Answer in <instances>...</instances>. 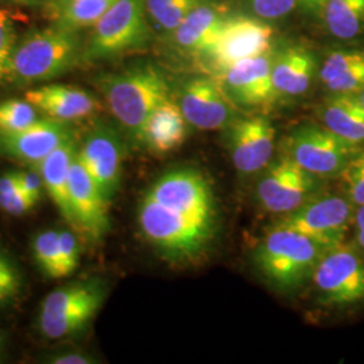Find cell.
<instances>
[{"label": "cell", "mask_w": 364, "mask_h": 364, "mask_svg": "<svg viewBox=\"0 0 364 364\" xmlns=\"http://www.w3.org/2000/svg\"><path fill=\"white\" fill-rule=\"evenodd\" d=\"M318 117L324 127L344 141L364 146V105L359 93H329Z\"/></svg>", "instance_id": "44dd1931"}, {"label": "cell", "mask_w": 364, "mask_h": 364, "mask_svg": "<svg viewBox=\"0 0 364 364\" xmlns=\"http://www.w3.org/2000/svg\"><path fill=\"white\" fill-rule=\"evenodd\" d=\"M15 18L10 10L0 9V82L9 81L11 60L18 45Z\"/></svg>", "instance_id": "4dcf8cb0"}, {"label": "cell", "mask_w": 364, "mask_h": 364, "mask_svg": "<svg viewBox=\"0 0 364 364\" xmlns=\"http://www.w3.org/2000/svg\"><path fill=\"white\" fill-rule=\"evenodd\" d=\"M359 96H360V99H362V102H363L364 105V90L363 91L360 92V93H359Z\"/></svg>", "instance_id": "ee69618b"}, {"label": "cell", "mask_w": 364, "mask_h": 364, "mask_svg": "<svg viewBox=\"0 0 364 364\" xmlns=\"http://www.w3.org/2000/svg\"><path fill=\"white\" fill-rule=\"evenodd\" d=\"M320 301L347 309L364 302V257L352 243L326 248L312 274Z\"/></svg>", "instance_id": "ba28073f"}, {"label": "cell", "mask_w": 364, "mask_h": 364, "mask_svg": "<svg viewBox=\"0 0 364 364\" xmlns=\"http://www.w3.org/2000/svg\"><path fill=\"white\" fill-rule=\"evenodd\" d=\"M9 1L19 4V6H28L30 7V6H38L43 0H9Z\"/></svg>", "instance_id": "60d3db41"}, {"label": "cell", "mask_w": 364, "mask_h": 364, "mask_svg": "<svg viewBox=\"0 0 364 364\" xmlns=\"http://www.w3.org/2000/svg\"><path fill=\"white\" fill-rule=\"evenodd\" d=\"M326 248L305 235L274 224L255 248L262 277L279 291H293L309 279Z\"/></svg>", "instance_id": "277c9868"}, {"label": "cell", "mask_w": 364, "mask_h": 364, "mask_svg": "<svg viewBox=\"0 0 364 364\" xmlns=\"http://www.w3.org/2000/svg\"><path fill=\"white\" fill-rule=\"evenodd\" d=\"M227 16L218 7L205 3L198 6L171 31L176 45L183 52L200 57L219 37Z\"/></svg>", "instance_id": "603a6c76"}, {"label": "cell", "mask_w": 364, "mask_h": 364, "mask_svg": "<svg viewBox=\"0 0 364 364\" xmlns=\"http://www.w3.org/2000/svg\"><path fill=\"white\" fill-rule=\"evenodd\" d=\"M144 239L165 259L192 263L212 246L218 234V203L207 176L192 166L161 174L138 205Z\"/></svg>", "instance_id": "6da1fadb"}, {"label": "cell", "mask_w": 364, "mask_h": 364, "mask_svg": "<svg viewBox=\"0 0 364 364\" xmlns=\"http://www.w3.org/2000/svg\"><path fill=\"white\" fill-rule=\"evenodd\" d=\"M355 210L356 207L346 193L324 189L299 208L281 216L275 225L294 230L323 247H333L344 242L353 224Z\"/></svg>", "instance_id": "9c48e42d"}, {"label": "cell", "mask_w": 364, "mask_h": 364, "mask_svg": "<svg viewBox=\"0 0 364 364\" xmlns=\"http://www.w3.org/2000/svg\"><path fill=\"white\" fill-rule=\"evenodd\" d=\"M25 99L45 117L65 123L93 117L102 109L100 100L93 93L66 84L31 88L25 93Z\"/></svg>", "instance_id": "ac0fdd59"}, {"label": "cell", "mask_w": 364, "mask_h": 364, "mask_svg": "<svg viewBox=\"0 0 364 364\" xmlns=\"http://www.w3.org/2000/svg\"><path fill=\"white\" fill-rule=\"evenodd\" d=\"M324 182L282 154L260 171L255 197L263 210L284 216L324 191Z\"/></svg>", "instance_id": "30bf717a"}, {"label": "cell", "mask_w": 364, "mask_h": 364, "mask_svg": "<svg viewBox=\"0 0 364 364\" xmlns=\"http://www.w3.org/2000/svg\"><path fill=\"white\" fill-rule=\"evenodd\" d=\"M96 85L132 144H142L146 120L158 105L171 97V85L159 66L141 63L105 73Z\"/></svg>", "instance_id": "7a4b0ae2"}, {"label": "cell", "mask_w": 364, "mask_h": 364, "mask_svg": "<svg viewBox=\"0 0 364 364\" xmlns=\"http://www.w3.org/2000/svg\"><path fill=\"white\" fill-rule=\"evenodd\" d=\"M318 68L314 53L305 46L293 45L274 53L272 76L277 96L297 97L305 95Z\"/></svg>", "instance_id": "d6986e66"}, {"label": "cell", "mask_w": 364, "mask_h": 364, "mask_svg": "<svg viewBox=\"0 0 364 364\" xmlns=\"http://www.w3.org/2000/svg\"><path fill=\"white\" fill-rule=\"evenodd\" d=\"M3 344H4V338H3V335L0 332V352L3 351Z\"/></svg>", "instance_id": "7bdbcfd3"}, {"label": "cell", "mask_w": 364, "mask_h": 364, "mask_svg": "<svg viewBox=\"0 0 364 364\" xmlns=\"http://www.w3.org/2000/svg\"><path fill=\"white\" fill-rule=\"evenodd\" d=\"M23 287L22 274L6 250L0 247V309L13 304Z\"/></svg>", "instance_id": "f546056e"}, {"label": "cell", "mask_w": 364, "mask_h": 364, "mask_svg": "<svg viewBox=\"0 0 364 364\" xmlns=\"http://www.w3.org/2000/svg\"><path fill=\"white\" fill-rule=\"evenodd\" d=\"M38 120L37 108L25 100L10 99L0 102V132L23 130Z\"/></svg>", "instance_id": "83f0119b"}, {"label": "cell", "mask_w": 364, "mask_h": 364, "mask_svg": "<svg viewBox=\"0 0 364 364\" xmlns=\"http://www.w3.org/2000/svg\"><path fill=\"white\" fill-rule=\"evenodd\" d=\"M326 1L328 0H297V4L306 15L321 18Z\"/></svg>", "instance_id": "f35d334b"}, {"label": "cell", "mask_w": 364, "mask_h": 364, "mask_svg": "<svg viewBox=\"0 0 364 364\" xmlns=\"http://www.w3.org/2000/svg\"><path fill=\"white\" fill-rule=\"evenodd\" d=\"M84 46L78 31L54 25L34 30L18 41L9 81L31 85L60 77L84 63Z\"/></svg>", "instance_id": "3957f363"}, {"label": "cell", "mask_w": 364, "mask_h": 364, "mask_svg": "<svg viewBox=\"0 0 364 364\" xmlns=\"http://www.w3.org/2000/svg\"><path fill=\"white\" fill-rule=\"evenodd\" d=\"M124 141L109 123L97 120L78 144L77 156L109 203L119 191L123 173Z\"/></svg>", "instance_id": "7c38bea8"}, {"label": "cell", "mask_w": 364, "mask_h": 364, "mask_svg": "<svg viewBox=\"0 0 364 364\" xmlns=\"http://www.w3.org/2000/svg\"><path fill=\"white\" fill-rule=\"evenodd\" d=\"M362 147L344 141L323 124H301L284 139L282 154L302 169L329 180L340 177Z\"/></svg>", "instance_id": "52a82bcc"}, {"label": "cell", "mask_w": 364, "mask_h": 364, "mask_svg": "<svg viewBox=\"0 0 364 364\" xmlns=\"http://www.w3.org/2000/svg\"><path fill=\"white\" fill-rule=\"evenodd\" d=\"M353 239L352 245L364 257V204L358 207L353 216Z\"/></svg>", "instance_id": "74e56055"}, {"label": "cell", "mask_w": 364, "mask_h": 364, "mask_svg": "<svg viewBox=\"0 0 364 364\" xmlns=\"http://www.w3.org/2000/svg\"><path fill=\"white\" fill-rule=\"evenodd\" d=\"M146 0H117L92 27L84 63L108 61L146 48L151 41Z\"/></svg>", "instance_id": "8992f818"}, {"label": "cell", "mask_w": 364, "mask_h": 364, "mask_svg": "<svg viewBox=\"0 0 364 364\" xmlns=\"http://www.w3.org/2000/svg\"><path fill=\"white\" fill-rule=\"evenodd\" d=\"M58 232L50 228L41 231L33 239V254L39 270L49 278L58 279Z\"/></svg>", "instance_id": "f1b7e54d"}, {"label": "cell", "mask_w": 364, "mask_h": 364, "mask_svg": "<svg viewBox=\"0 0 364 364\" xmlns=\"http://www.w3.org/2000/svg\"><path fill=\"white\" fill-rule=\"evenodd\" d=\"M189 127L180 105L170 97L158 105L146 120L142 146L153 154L166 156L185 144Z\"/></svg>", "instance_id": "ffe728a7"}, {"label": "cell", "mask_w": 364, "mask_h": 364, "mask_svg": "<svg viewBox=\"0 0 364 364\" xmlns=\"http://www.w3.org/2000/svg\"><path fill=\"white\" fill-rule=\"evenodd\" d=\"M321 18L335 38H358L364 33V0H328Z\"/></svg>", "instance_id": "d4e9b609"}, {"label": "cell", "mask_w": 364, "mask_h": 364, "mask_svg": "<svg viewBox=\"0 0 364 364\" xmlns=\"http://www.w3.org/2000/svg\"><path fill=\"white\" fill-rule=\"evenodd\" d=\"M201 4L204 0H146L147 13L166 31L176 30Z\"/></svg>", "instance_id": "4316f807"}, {"label": "cell", "mask_w": 364, "mask_h": 364, "mask_svg": "<svg viewBox=\"0 0 364 364\" xmlns=\"http://www.w3.org/2000/svg\"><path fill=\"white\" fill-rule=\"evenodd\" d=\"M274 36L273 26L262 21V18L247 15L227 16L219 37L200 57L218 77L240 61L270 52Z\"/></svg>", "instance_id": "8fae6325"}, {"label": "cell", "mask_w": 364, "mask_h": 364, "mask_svg": "<svg viewBox=\"0 0 364 364\" xmlns=\"http://www.w3.org/2000/svg\"><path fill=\"white\" fill-rule=\"evenodd\" d=\"M177 103L189 126L198 130H225L237 119V105L228 96L220 81L212 76H193L185 80Z\"/></svg>", "instance_id": "4fadbf2b"}, {"label": "cell", "mask_w": 364, "mask_h": 364, "mask_svg": "<svg viewBox=\"0 0 364 364\" xmlns=\"http://www.w3.org/2000/svg\"><path fill=\"white\" fill-rule=\"evenodd\" d=\"M69 196L73 227L92 242L102 240L111 227L109 203L77 156L69 171Z\"/></svg>", "instance_id": "9a60e30c"}, {"label": "cell", "mask_w": 364, "mask_h": 364, "mask_svg": "<svg viewBox=\"0 0 364 364\" xmlns=\"http://www.w3.org/2000/svg\"><path fill=\"white\" fill-rule=\"evenodd\" d=\"M77 139L73 136L58 146L37 166L45 191L70 225H73V218L69 196V171L73 159L77 156Z\"/></svg>", "instance_id": "7402d4cb"}, {"label": "cell", "mask_w": 364, "mask_h": 364, "mask_svg": "<svg viewBox=\"0 0 364 364\" xmlns=\"http://www.w3.org/2000/svg\"><path fill=\"white\" fill-rule=\"evenodd\" d=\"M80 243L77 236L69 230L58 232V278H65L77 270Z\"/></svg>", "instance_id": "d6a6232c"}, {"label": "cell", "mask_w": 364, "mask_h": 364, "mask_svg": "<svg viewBox=\"0 0 364 364\" xmlns=\"http://www.w3.org/2000/svg\"><path fill=\"white\" fill-rule=\"evenodd\" d=\"M117 0H66L53 10V25L69 31L93 27Z\"/></svg>", "instance_id": "484cf974"}, {"label": "cell", "mask_w": 364, "mask_h": 364, "mask_svg": "<svg viewBox=\"0 0 364 364\" xmlns=\"http://www.w3.org/2000/svg\"><path fill=\"white\" fill-rule=\"evenodd\" d=\"M318 77L329 93H360L364 90L363 49H335L318 68Z\"/></svg>", "instance_id": "cb8c5ba5"}, {"label": "cell", "mask_w": 364, "mask_h": 364, "mask_svg": "<svg viewBox=\"0 0 364 364\" xmlns=\"http://www.w3.org/2000/svg\"><path fill=\"white\" fill-rule=\"evenodd\" d=\"M66 0H50V3H49V10L53 11V10H55L57 7H60L61 4H64Z\"/></svg>", "instance_id": "b9f144b4"}, {"label": "cell", "mask_w": 364, "mask_h": 364, "mask_svg": "<svg viewBox=\"0 0 364 364\" xmlns=\"http://www.w3.org/2000/svg\"><path fill=\"white\" fill-rule=\"evenodd\" d=\"M105 294V282L96 278L57 287L41 305L37 320L41 335L49 340L77 336L100 311Z\"/></svg>", "instance_id": "5b68a950"}, {"label": "cell", "mask_w": 364, "mask_h": 364, "mask_svg": "<svg viewBox=\"0 0 364 364\" xmlns=\"http://www.w3.org/2000/svg\"><path fill=\"white\" fill-rule=\"evenodd\" d=\"M46 362L53 364H91L96 360L90 355L81 352H60L50 355Z\"/></svg>", "instance_id": "8d00e7d4"}, {"label": "cell", "mask_w": 364, "mask_h": 364, "mask_svg": "<svg viewBox=\"0 0 364 364\" xmlns=\"http://www.w3.org/2000/svg\"><path fill=\"white\" fill-rule=\"evenodd\" d=\"M274 52L240 61L223 72L219 78L236 105L266 107L278 97L274 88L272 68Z\"/></svg>", "instance_id": "e0dca14e"}, {"label": "cell", "mask_w": 364, "mask_h": 364, "mask_svg": "<svg viewBox=\"0 0 364 364\" xmlns=\"http://www.w3.org/2000/svg\"><path fill=\"white\" fill-rule=\"evenodd\" d=\"M344 193L358 208L364 204V146L340 176Z\"/></svg>", "instance_id": "1f68e13d"}, {"label": "cell", "mask_w": 364, "mask_h": 364, "mask_svg": "<svg viewBox=\"0 0 364 364\" xmlns=\"http://www.w3.org/2000/svg\"><path fill=\"white\" fill-rule=\"evenodd\" d=\"M252 11L262 19H278L287 16L297 6V0H248Z\"/></svg>", "instance_id": "836d02e7"}, {"label": "cell", "mask_w": 364, "mask_h": 364, "mask_svg": "<svg viewBox=\"0 0 364 364\" xmlns=\"http://www.w3.org/2000/svg\"><path fill=\"white\" fill-rule=\"evenodd\" d=\"M225 130L228 153L240 176H255L273 161L275 129L270 119L239 117Z\"/></svg>", "instance_id": "5bb4252c"}, {"label": "cell", "mask_w": 364, "mask_h": 364, "mask_svg": "<svg viewBox=\"0 0 364 364\" xmlns=\"http://www.w3.org/2000/svg\"><path fill=\"white\" fill-rule=\"evenodd\" d=\"M36 207V204L27 197L21 186L10 193L0 195V209L11 216H22Z\"/></svg>", "instance_id": "e575fe53"}, {"label": "cell", "mask_w": 364, "mask_h": 364, "mask_svg": "<svg viewBox=\"0 0 364 364\" xmlns=\"http://www.w3.org/2000/svg\"><path fill=\"white\" fill-rule=\"evenodd\" d=\"M16 178H18V183H19L21 189L23 191V193L37 205L42 197V192L45 189L43 180L39 174L38 169L19 170V171H16Z\"/></svg>", "instance_id": "d590c367"}, {"label": "cell", "mask_w": 364, "mask_h": 364, "mask_svg": "<svg viewBox=\"0 0 364 364\" xmlns=\"http://www.w3.org/2000/svg\"><path fill=\"white\" fill-rule=\"evenodd\" d=\"M73 136L69 123L52 117L38 119L23 130L0 132V154L37 168L58 146Z\"/></svg>", "instance_id": "2e32d148"}, {"label": "cell", "mask_w": 364, "mask_h": 364, "mask_svg": "<svg viewBox=\"0 0 364 364\" xmlns=\"http://www.w3.org/2000/svg\"><path fill=\"white\" fill-rule=\"evenodd\" d=\"M19 188L16 171H7L0 176V195L10 193Z\"/></svg>", "instance_id": "ab89813d"}]
</instances>
